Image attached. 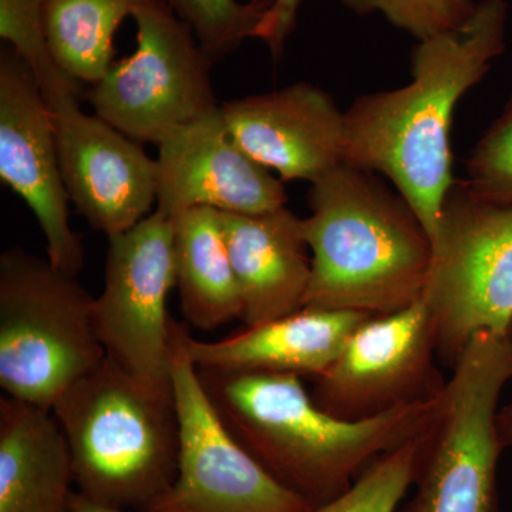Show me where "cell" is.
Listing matches in <instances>:
<instances>
[{
  "label": "cell",
  "instance_id": "24",
  "mask_svg": "<svg viewBox=\"0 0 512 512\" xmlns=\"http://www.w3.org/2000/svg\"><path fill=\"white\" fill-rule=\"evenodd\" d=\"M357 13H382L397 29L417 40L443 35L463 26L476 12L474 0H340Z\"/></svg>",
  "mask_w": 512,
  "mask_h": 512
},
{
  "label": "cell",
  "instance_id": "19",
  "mask_svg": "<svg viewBox=\"0 0 512 512\" xmlns=\"http://www.w3.org/2000/svg\"><path fill=\"white\" fill-rule=\"evenodd\" d=\"M175 274L185 319L202 330L241 319L242 299L222 231L220 211L198 207L170 218Z\"/></svg>",
  "mask_w": 512,
  "mask_h": 512
},
{
  "label": "cell",
  "instance_id": "26",
  "mask_svg": "<svg viewBox=\"0 0 512 512\" xmlns=\"http://www.w3.org/2000/svg\"><path fill=\"white\" fill-rule=\"evenodd\" d=\"M301 3L302 0H272L256 29L254 37L264 40L275 59L282 55L286 39L295 28L296 13Z\"/></svg>",
  "mask_w": 512,
  "mask_h": 512
},
{
  "label": "cell",
  "instance_id": "15",
  "mask_svg": "<svg viewBox=\"0 0 512 512\" xmlns=\"http://www.w3.org/2000/svg\"><path fill=\"white\" fill-rule=\"evenodd\" d=\"M221 110L238 146L282 181L313 184L346 163L345 113L318 86L296 83Z\"/></svg>",
  "mask_w": 512,
  "mask_h": 512
},
{
  "label": "cell",
  "instance_id": "6",
  "mask_svg": "<svg viewBox=\"0 0 512 512\" xmlns=\"http://www.w3.org/2000/svg\"><path fill=\"white\" fill-rule=\"evenodd\" d=\"M511 380V336L477 333L417 436L416 493L403 512H497L498 404Z\"/></svg>",
  "mask_w": 512,
  "mask_h": 512
},
{
  "label": "cell",
  "instance_id": "22",
  "mask_svg": "<svg viewBox=\"0 0 512 512\" xmlns=\"http://www.w3.org/2000/svg\"><path fill=\"white\" fill-rule=\"evenodd\" d=\"M197 37L212 57L232 52L247 37H254L272 0H164Z\"/></svg>",
  "mask_w": 512,
  "mask_h": 512
},
{
  "label": "cell",
  "instance_id": "5",
  "mask_svg": "<svg viewBox=\"0 0 512 512\" xmlns=\"http://www.w3.org/2000/svg\"><path fill=\"white\" fill-rule=\"evenodd\" d=\"M94 298L76 275L25 249L0 256V386L6 396L52 410L104 362Z\"/></svg>",
  "mask_w": 512,
  "mask_h": 512
},
{
  "label": "cell",
  "instance_id": "7",
  "mask_svg": "<svg viewBox=\"0 0 512 512\" xmlns=\"http://www.w3.org/2000/svg\"><path fill=\"white\" fill-rule=\"evenodd\" d=\"M421 302L437 357L451 369L477 333L510 335L512 204L481 200L454 181L431 237Z\"/></svg>",
  "mask_w": 512,
  "mask_h": 512
},
{
  "label": "cell",
  "instance_id": "27",
  "mask_svg": "<svg viewBox=\"0 0 512 512\" xmlns=\"http://www.w3.org/2000/svg\"><path fill=\"white\" fill-rule=\"evenodd\" d=\"M497 426L504 448H512V397L510 402L498 410Z\"/></svg>",
  "mask_w": 512,
  "mask_h": 512
},
{
  "label": "cell",
  "instance_id": "11",
  "mask_svg": "<svg viewBox=\"0 0 512 512\" xmlns=\"http://www.w3.org/2000/svg\"><path fill=\"white\" fill-rule=\"evenodd\" d=\"M421 299L403 311L372 316L355 330L338 359L316 377L313 402L339 419L382 416L439 396L447 380Z\"/></svg>",
  "mask_w": 512,
  "mask_h": 512
},
{
  "label": "cell",
  "instance_id": "17",
  "mask_svg": "<svg viewBox=\"0 0 512 512\" xmlns=\"http://www.w3.org/2000/svg\"><path fill=\"white\" fill-rule=\"evenodd\" d=\"M372 318L362 312L302 308L218 342L184 330L185 349L198 369L319 377L338 359L355 330Z\"/></svg>",
  "mask_w": 512,
  "mask_h": 512
},
{
  "label": "cell",
  "instance_id": "28",
  "mask_svg": "<svg viewBox=\"0 0 512 512\" xmlns=\"http://www.w3.org/2000/svg\"><path fill=\"white\" fill-rule=\"evenodd\" d=\"M70 512H124L119 508L110 507V505H104L97 503V501L90 500V498L84 497L77 491L74 495L72 511Z\"/></svg>",
  "mask_w": 512,
  "mask_h": 512
},
{
  "label": "cell",
  "instance_id": "12",
  "mask_svg": "<svg viewBox=\"0 0 512 512\" xmlns=\"http://www.w3.org/2000/svg\"><path fill=\"white\" fill-rule=\"evenodd\" d=\"M0 178L35 214L47 259L79 274L84 248L70 227L55 120L28 64L13 49L0 57Z\"/></svg>",
  "mask_w": 512,
  "mask_h": 512
},
{
  "label": "cell",
  "instance_id": "10",
  "mask_svg": "<svg viewBox=\"0 0 512 512\" xmlns=\"http://www.w3.org/2000/svg\"><path fill=\"white\" fill-rule=\"evenodd\" d=\"M177 286L173 221L154 210L109 238L94 329L106 356L147 389L173 397L167 301Z\"/></svg>",
  "mask_w": 512,
  "mask_h": 512
},
{
  "label": "cell",
  "instance_id": "4",
  "mask_svg": "<svg viewBox=\"0 0 512 512\" xmlns=\"http://www.w3.org/2000/svg\"><path fill=\"white\" fill-rule=\"evenodd\" d=\"M52 412L84 497L143 512L170 490L178 471L174 397L147 389L106 356Z\"/></svg>",
  "mask_w": 512,
  "mask_h": 512
},
{
  "label": "cell",
  "instance_id": "23",
  "mask_svg": "<svg viewBox=\"0 0 512 512\" xmlns=\"http://www.w3.org/2000/svg\"><path fill=\"white\" fill-rule=\"evenodd\" d=\"M417 436L373 461L338 497L308 512H396L413 485Z\"/></svg>",
  "mask_w": 512,
  "mask_h": 512
},
{
  "label": "cell",
  "instance_id": "3",
  "mask_svg": "<svg viewBox=\"0 0 512 512\" xmlns=\"http://www.w3.org/2000/svg\"><path fill=\"white\" fill-rule=\"evenodd\" d=\"M303 232L312 258L305 308L390 315L419 302L431 239L399 191L348 163L312 184Z\"/></svg>",
  "mask_w": 512,
  "mask_h": 512
},
{
  "label": "cell",
  "instance_id": "16",
  "mask_svg": "<svg viewBox=\"0 0 512 512\" xmlns=\"http://www.w3.org/2000/svg\"><path fill=\"white\" fill-rule=\"evenodd\" d=\"M220 218L245 325H262L305 308L312 258L303 218L286 207L261 214L220 211Z\"/></svg>",
  "mask_w": 512,
  "mask_h": 512
},
{
  "label": "cell",
  "instance_id": "21",
  "mask_svg": "<svg viewBox=\"0 0 512 512\" xmlns=\"http://www.w3.org/2000/svg\"><path fill=\"white\" fill-rule=\"evenodd\" d=\"M0 36L28 64L47 103L79 94V84L57 63L43 22V0H0Z\"/></svg>",
  "mask_w": 512,
  "mask_h": 512
},
{
  "label": "cell",
  "instance_id": "1",
  "mask_svg": "<svg viewBox=\"0 0 512 512\" xmlns=\"http://www.w3.org/2000/svg\"><path fill=\"white\" fill-rule=\"evenodd\" d=\"M507 19L505 0H481L460 28L419 40L409 84L360 97L345 113L346 163L392 181L430 239L454 184V111L503 55Z\"/></svg>",
  "mask_w": 512,
  "mask_h": 512
},
{
  "label": "cell",
  "instance_id": "2",
  "mask_svg": "<svg viewBox=\"0 0 512 512\" xmlns=\"http://www.w3.org/2000/svg\"><path fill=\"white\" fill-rule=\"evenodd\" d=\"M198 375L235 439L313 507L338 497L373 461L413 440L440 396L350 421L320 409L301 376L212 369H198Z\"/></svg>",
  "mask_w": 512,
  "mask_h": 512
},
{
  "label": "cell",
  "instance_id": "29",
  "mask_svg": "<svg viewBox=\"0 0 512 512\" xmlns=\"http://www.w3.org/2000/svg\"><path fill=\"white\" fill-rule=\"evenodd\" d=\"M510 336H511V339H512V326H511V329H510Z\"/></svg>",
  "mask_w": 512,
  "mask_h": 512
},
{
  "label": "cell",
  "instance_id": "8",
  "mask_svg": "<svg viewBox=\"0 0 512 512\" xmlns=\"http://www.w3.org/2000/svg\"><path fill=\"white\" fill-rule=\"evenodd\" d=\"M137 46L94 84V114L137 143L165 138L220 106L212 89V57L164 0L134 13Z\"/></svg>",
  "mask_w": 512,
  "mask_h": 512
},
{
  "label": "cell",
  "instance_id": "25",
  "mask_svg": "<svg viewBox=\"0 0 512 512\" xmlns=\"http://www.w3.org/2000/svg\"><path fill=\"white\" fill-rule=\"evenodd\" d=\"M464 184L481 200L512 204V93L471 151Z\"/></svg>",
  "mask_w": 512,
  "mask_h": 512
},
{
  "label": "cell",
  "instance_id": "13",
  "mask_svg": "<svg viewBox=\"0 0 512 512\" xmlns=\"http://www.w3.org/2000/svg\"><path fill=\"white\" fill-rule=\"evenodd\" d=\"M47 104L55 120L64 187L90 227L116 237L153 214L157 160L96 114L84 113L74 94Z\"/></svg>",
  "mask_w": 512,
  "mask_h": 512
},
{
  "label": "cell",
  "instance_id": "20",
  "mask_svg": "<svg viewBox=\"0 0 512 512\" xmlns=\"http://www.w3.org/2000/svg\"><path fill=\"white\" fill-rule=\"evenodd\" d=\"M148 0H43V22L60 67L96 84L113 64L114 35Z\"/></svg>",
  "mask_w": 512,
  "mask_h": 512
},
{
  "label": "cell",
  "instance_id": "18",
  "mask_svg": "<svg viewBox=\"0 0 512 512\" xmlns=\"http://www.w3.org/2000/svg\"><path fill=\"white\" fill-rule=\"evenodd\" d=\"M72 458L52 410L0 399V512H70Z\"/></svg>",
  "mask_w": 512,
  "mask_h": 512
},
{
  "label": "cell",
  "instance_id": "14",
  "mask_svg": "<svg viewBox=\"0 0 512 512\" xmlns=\"http://www.w3.org/2000/svg\"><path fill=\"white\" fill-rule=\"evenodd\" d=\"M157 164L156 211L167 218L198 207L261 214L288 201L284 181L238 146L221 106L161 141Z\"/></svg>",
  "mask_w": 512,
  "mask_h": 512
},
{
  "label": "cell",
  "instance_id": "9",
  "mask_svg": "<svg viewBox=\"0 0 512 512\" xmlns=\"http://www.w3.org/2000/svg\"><path fill=\"white\" fill-rule=\"evenodd\" d=\"M171 319L178 471L170 490L143 512H308L313 505L275 480L242 447L208 396Z\"/></svg>",
  "mask_w": 512,
  "mask_h": 512
}]
</instances>
